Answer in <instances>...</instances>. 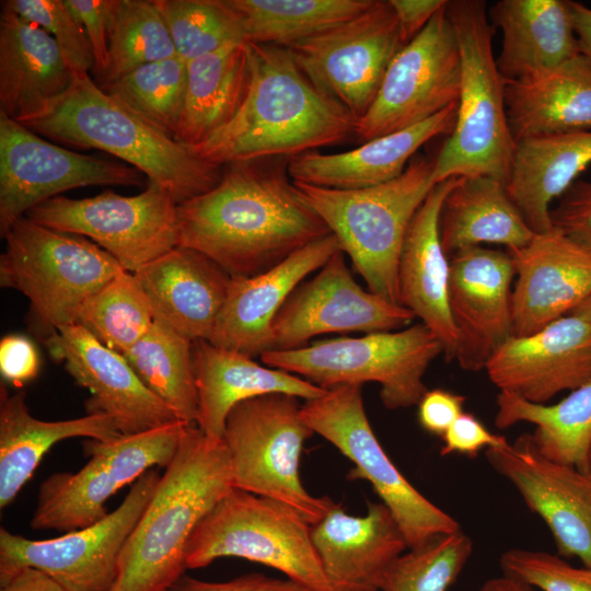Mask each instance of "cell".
I'll use <instances>...</instances> for the list:
<instances>
[{
    "instance_id": "cell-54",
    "label": "cell",
    "mask_w": 591,
    "mask_h": 591,
    "mask_svg": "<svg viewBox=\"0 0 591 591\" xmlns=\"http://www.w3.org/2000/svg\"><path fill=\"white\" fill-rule=\"evenodd\" d=\"M0 591H67L60 583L46 572L34 568L24 567L15 572L12 578L0 586Z\"/></svg>"
},
{
    "instance_id": "cell-45",
    "label": "cell",
    "mask_w": 591,
    "mask_h": 591,
    "mask_svg": "<svg viewBox=\"0 0 591 591\" xmlns=\"http://www.w3.org/2000/svg\"><path fill=\"white\" fill-rule=\"evenodd\" d=\"M1 7L45 30L76 74L93 72L89 39L66 0H5Z\"/></svg>"
},
{
    "instance_id": "cell-49",
    "label": "cell",
    "mask_w": 591,
    "mask_h": 591,
    "mask_svg": "<svg viewBox=\"0 0 591 591\" xmlns=\"http://www.w3.org/2000/svg\"><path fill=\"white\" fill-rule=\"evenodd\" d=\"M441 455L460 454L475 457L482 450L501 448L508 440L493 433L473 414L463 412L443 434Z\"/></svg>"
},
{
    "instance_id": "cell-17",
    "label": "cell",
    "mask_w": 591,
    "mask_h": 591,
    "mask_svg": "<svg viewBox=\"0 0 591 591\" xmlns=\"http://www.w3.org/2000/svg\"><path fill=\"white\" fill-rule=\"evenodd\" d=\"M136 167L54 144L0 114V232L35 206L85 186H142Z\"/></svg>"
},
{
    "instance_id": "cell-50",
    "label": "cell",
    "mask_w": 591,
    "mask_h": 591,
    "mask_svg": "<svg viewBox=\"0 0 591 591\" xmlns=\"http://www.w3.org/2000/svg\"><path fill=\"white\" fill-rule=\"evenodd\" d=\"M39 357L34 344L22 335H8L0 340L2 378L20 387L36 378Z\"/></svg>"
},
{
    "instance_id": "cell-48",
    "label": "cell",
    "mask_w": 591,
    "mask_h": 591,
    "mask_svg": "<svg viewBox=\"0 0 591 591\" xmlns=\"http://www.w3.org/2000/svg\"><path fill=\"white\" fill-rule=\"evenodd\" d=\"M89 39L95 79L102 77L108 63V18L112 0H66Z\"/></svg>"
},
{
    "instance_id": "cell-14",
    "label": "cell",
    "mask_w": 591,
    "mask_h": 591,
    "mask_svg": "<svg viewBox=\"0 0 591 591\" xmlns=\"http://www.w3.org/2000/svg\"><path fill=\"white\" fill-rule=\"evenodd\" d=\"M161 475L140 476L123 502L86 528L49 540H30L0 529V586L24 567L50 576L67 591H111L126 541L151 500Z\"/></svg>"
},
{
    "instance_id": "cell-53",
    "label": "cell",
    "mask_w": 591,
    "mask_h": 591,
    "mask_svg": "<svg viewBox=\"0 0 591 591\" xmlns=\"http://www.w3.org/2000/svg\"><path fill=\"white\" fill-rule=\"evenodd\" d=\"M390 3L406 45L427 26L447 0H390Z\"/></svg>"
},
{
    "instance_id": "cell-3",
    "label": "cell",
    "mask_w": 591,
    "mask_h": 591,
    "mask_svg": "<svg viewBox=\"0 0 591 591\" xmlns=\"http://www.w3.org/2000/svg\"><path fill=\"white\" fill-rule=\"evenodd\" d=\"M233 488L223 440L187 425L178 449L120 553L111 591H166L187 569L190 537Z\"/></svg>"
},
{
    "instance_id": "cell-13",
    "label": "cell",
    "mask_w": 591,
    "mask_h": 591,
    "mask_svg": "<svg viewBox=\"0 0 591 591\" xmlns=\"http://www.w3.org/2000/svg\"><path fill=\"white\" fill-rule=\"evenodd\" d=\"M177 205L169 190L148 182L134 196L111 189L81 199L56 196L25 217L53 230L89 237L135 274L178 245Z\"/></svg>"
},
{
    "instance_id": "cell-29",
    "label": "cell",
    "mask_w": 591,
    "mask_h": 591,
    "mask_svg": "<svg viewBox=\"0 0 591 591\" xmlns=\"http://www.w3.org/2000/svg\"><path fill=\"white\" fill-rule=\"evenodd\" d=\"M193 367L198 396V428L216 442L223 439L225 421L239 403L283 393L310 401L326 390L287 371L263 366L245 354L208 340L193 341Z\"/></svg>"
},
{
    "instance_id": "cell-36",
    "label": "cell",
    "mask_w": 591,
    "mask_h": 591,
    "mask_svg": "<svg viewBox=\"0 0 591 591\" xmlns=\"http://www.w3.org/2000/svg\"><path fill=\"white\" fill-rule=\"evenodd\" d=\"M250 80L246 43L187 61L184 111L174 139L190 148L208 140L236 115Z\"/></svg>"
},
{
    "instance_id": "cell-12",
    "label": "cell",
    "mask_w": 591,
    "mask_h": 591,
    "mask_svg": "<svg viewBox=\"0 0 591 591\" xmlns=\"http://www.w3.org/2000/svg\"><path fill=\"white\" fill-rule=\"evenodd\" d=\"M186 426L176 421L108 441L85 440L89 462L78 472H56L43 480L30 526L67 533L96 523L117 490L151 468L167 467Z\"/></svg>"
},
{
    "instance_id": "cell-20",
    "label": "cell",
    "mask_w": 591,
    "mask_h": 591,
    "mask_svg": "<svg viewBox=\"0 0 591 591\" xmlns=\"http://www.w3.org/2000/svg\"><path fill=\"white\" fill-rule=\"evenodd\" d=\"M55 361L91 397L88 414L109 416L121 434H136L181 421L171 407L140 380L123 355L103 345L80 324L66 326L44 339Z\"/></svg>"
},
{
    "instance_id": "cell-18",
    "label": "cell",
    "mask_w": 591,
    "mask_h": 591,
    "mask_svg": "<svg viewBox=\"0 0 591 591\" xmlns=\"http://www.w3.org/2000/svg\"><path fill=\"white\" fill-rule=\"evenodd\" d=\"M414 317L408 309L362 289L339 251L288 297L271 325L270 350L301 348L328 333L392 332Z\"/></svg>"
},
{
    "instance_id": "cell-35",
    "label": "cell",
    "mask_w": 591,
    "mask_h": 591,
    "mask_svg": "<svg viewBox=\"0 0 591 591\" xmlns=\"http://www.w3.org/2000/svg\"><path fill=\"white\" fill-rule=\"evenodd\" d=\"M439 233L450 256L483 243L505 245L508 251L520 248L535 235L506 183L491 176L459 178L443 200Z\"/></svg>"
},
{
    "instance_id": "cell-34",
    "label": "cell",
    "mask_w": 591,
    "mask_h": 591,
    "mask_svg": "<svg viewBox=\"0 0 591 591\" xmlns=\"http://www.w3.org/2000/svg\"><path fill=\"white\" fill-rule=\"evenodd\" d=\"M121 436L105 414L45 421L31 415L25 393L0 387V508H7L32 477L45 453L70 438L108 441Z\"/></svg>"
},
{
    "instance_id": "cell-15",
    "label": "cell",
    "mask_w": 591,
    "mask_h": 591,
    "mask_svg": "<svg viewBox=\"0 0 591 591\" xmlns=\"http://www.w3.org/2000/svg\"><path fill=\"white\" fill-rule=\"evenodd\" d=\"M405 46L390 0L287 49L305 77L358 120L373 103L386 70Z\"/></svg>"
},
{
    "instance_id": "cell-41",
    "label": "cell",
    "mask_w": 591,
    "mask_h": 591,
    "mask_svg": "<svg viewBox=\"0 0 591 591\" xmlns=\"http://www.w3.org/2000/svg\"><path fill=\"white\" fill-rule=\"evenodd\" d=\"M186 85L187 61L176 55L143 65L101 89L174 138L184 111Z\"/></svg>"
},
{
    "instance_id": "cell-43",
    "label": "cell",
    "mask_w": 591,
    "mask_h": 591,
    "mask_svg": "<svg viewBox=\"0 0 591 591\" xmlns=\"http://www.w3.org/2000/svg\"><path fill=\"white\" fill-rule=\"evenodd\" d=\"M154 1L176 55L186 61L246 43L240 19L227 0Z\"/></svg>"
},
{
    "instance_id": "cell-26",
    "label": "cell",
    "mask_w": 591,
    "mask_h": 591,
    "mask_svg": "<svg viewBox=\"0 0 591 591\" xmlns=\"http://www.w3.org/2000/svg\"><path fill=\"white\" fill-rule=\"evenodd\" d=\"M155 321L190 340H209L231 276L207 255L175 246L135 273Z\"/></svg>"
},
{
    "instance_id": "cell-37",
    "label": "cell",
    "mask_w": 591,
    "mask_h": 591,
    "mask_svg": "<svg viewBox=\"0 0 591 591\" xmlns=\"http://www.w3.org/2000/svg\"><path fill=\"white\" fill-rule=\"evenodd\" d=\"M519 422L535 426L531 434L544 456L582 471L591 468V381L555 404H534L499 392L496 427L507 429Z\"/></svg>"
},
{
    "instance_id": "cell-58",
    "label": "cell",
    "mask_w": 591,
    "mask_h": 591,
    "mask_svg": "<svg viewBox=\"0 0 591 591\" xmlns=\"http://www.w3.org/2000/svg\"><path fill=\"white\" fill-rule=\"evenodd\" d=\"M589 456H590V464H591V447H590V453H589Z\"/></svg>"
},
{
    "instance_id": "cell-19",
    "label": "cell",
    "mask_w": 591,
    "mask_h": 591,
    "mask_svg": "<svg viewBox=\"0 0 591 591\" xmlns=\"http://www.w3.org/2000/svg\"><path fill=\"white\" fill-rule=\"evenodd\" d=\"M485 456L546 524L558 555L578 557L591 568V468L582 471L544 456L531 433L487 449Z\"/></svg>"
},
{
    "instance_id": "cell-30",
    "label": "cell",
    "mask_w": 591,
    "mask_h": 591,
    "mask_svg": "<svg viewBox=\"0 0 591 591\" xmlns=\"http://www.w3.org/2000/svg\"><path fill=\"white\" fill-rule=\"evenodd\" d=\"M76 76L45 30L1 7L0 114L24 121L59 99Z\"/></svg>"
},
{
    "instance_id": "cell-16",
    "label": "cell",
    "mask_w": 591,
    "mask_h": 591,
    "mask_svg": "<svg viewBox=\"0 0 591 591\" xmlns=\"http://www.w3.org/2000/svg\"><path fill=\"white\" fill-rule=\"evenodd\" d=\"M447 3L391 61L373 103L358 120V142L413 127L457 103L461 56Z\"/></svg>"
},
{
    "instance_id": "cell-11",
    "label": "cell",
    "mask_w": 591,
    "mask_h": 591,
    "mask_svg": "<svg viewBox=\"0 0 591 591\" xmlns=\"http://www.w3.org/2000/svg\"><path fill=\"white\" fill-rule=\"evenodd\" d=\"M303 420L355 465L349 479L368 480L381 498L408 549L461 530L460 523L415 488L389 457L369 422L362 385L336 386L300 409Z\"/></svg>"
},
{
    "instance_id": "cell-51",
    "label": "cell",
    "mask_w": 591,
    "mask_h": 591,
    "mask_svg": "<svg viewBox=\"0 0 591 591\" xmlns=\"http://www.w3.org/2000/svg\"><path fill=\"white\" fill-rule=\"evenodd\" d=\"M465 399V396L448 390H428L417 404L419 425L427 432L442 438L464 412Z\"/></svg>"
},
{
    "instance_id": "cell-4",
    "label": "cell",
    "mask_w": 591,
    "mask_h": 591,
    "mask_svg": "<svg viewBox=\"0 0 591 591\" xmlns=\"http://www.w3.org/2000/svg\"><path fill=\"white\" fill-rule=\"evenodd\" d=\"M39 136L113 154L169 190L177 204L213 188L222 166L209 163L106 93L89 73L40 113L20 123Z\"/></svg>"
},
{
    "instance_id": "cell-7",
    "label": "cell",
    "mask_w": 591,
    "mask_h": 591,
    "mask_svg": "<svg viewBox=\"0 0 591 591\" xmlns=\"http://www.w3.org/2000/svg\"><path fill=\"white\" fill-rule=\"evenodd\" d=\"M0 285L30 301L31 323L44 339L77 324L85 301L121 270L88 239L33 222L15 221L2 235Z\"/></svg>"
},
{
    "instance_id": "cell-10",
    "label": "cell",
    "mask_w": 591,
    "mask_h": 591,
    "mask_svg": "<svg viewBox=\"0 0 591 591\" xmlns=\"http://www.w3.org/2000/svg\"><path fill=\"white\" fill-rule=\"evenodd\" d=\"M299 399L273 393L239 403L228 415L222 440L233 488L285 503L314 525L335 502L310 495L301 483V452L314 431L301 416Z\"/></svg>"
},
{
    "instance_id": "cell-31",
    "label": "cell",
    "mask_w": 591,
    "mask_h": 591,
    "mask_svg": "<svg viewBox=\"0 0 591 591\" xmlns=\"http://www.w3.org/2000/svg\"><path fill=\"white\" fill-rule=\"evenodd\" d=\"M488 18L502 33L496 62L506 82L534 78L581 54L570 0H500Z\"/></svg>"
},
{
    "instance_id": "cell-6",
    "label": "cell",
    "mask_w": 591,
    "mask_h": 591,
    "mask_svg": "<svg viewBox=\"0 0 591 591\" xmlns=\"http://www.w3.org/2000/svg\"><path fill=\"white\" fill-rule=\"evenodd\" d=\"M434 160L415 155L396 178L335 189L294 182L339 241L369 291L399 304L397 266L408 227L430 190ZM401 305V304H399Z\"/></svg>"
},
{
    "instance_id": "cell-5",
    "label": "cell",
    "mask_w": 591,
    "mask_h": 591,
    "mask_svg": "<svg viewBox=\"0 0 591 591\" xmlns=\"http://www.w3.org/2000/svg\"><path fill=\"white\" fill-rule=\"evenodd\" d=\"M445 11L460 49L461 86L454 128L434 159L433 179L438 184L453 177L491 176L506 183L515 141L486 2L452 0Z\"/></svg>"
},
{
    "instance_id": "cell-56",
    "label": "cell",
    "mask_w": 591,
    "mask_h": 591,
    "mask_svg": "<svg viewBox=\"0 0 591 591\" xmlns=\"http://www.w3.org/2000/svg\"><path fill=\"white\" fill-rule=\"evenodd\" d=\"M478 591H540L514 578L502 575L485 581Z\"/></svg>"
},
{
    "instance_id": "cell-40",
    "label": "cell",
    "mask_w": 591,
    "mask_h": 591,
    "mask_svg": "<svg viewBox=\"0 0 591 591\" xmlns=\"http://www.w3.org/2000/svg\"><path fill=\"white\" fill-rule=\"evenodd\" d=\"M176 56L154 0H112L108 18V63L95 82L106 86L135 69Z\"/></svg>"
},
{
    "instance_id": "cell-8",
    "label": "cell",
    "mask_w": 591,
    "mask_h": 591,
    "mask_svg": "<svg viewBox=\"0 0 591 591\" xmlns=\"http://www.w3.org/2000/svg\"><path fill=\"white\" fill-rule=\"evenodd\" d=\"M443 354L434 333L424 323L361 337L316 340L301 348L269 350L264 364L296 374L329 390L346 384L375 382L387 409L417 405L428 391L424 375Z\"/></svg>"
},
{
    "instance_id": "cell-1",
    "label": "cell",
    "mask_w": 591,
    "mask_h": 591,
    "mask_svg": "<svg viewBox=\"0 0 591 591\" xmlns=\"http://www.w3.org/2000/svg\"><path fill=\"white\" fill-rule=\"evenodd\" d=\"M280 159L224 165L213 188L178 204V245L248 277L329 234Z\"/></svg>"
},
{
    "instance_id": "cell-21",
    "label": "cell",
    "mask_w": 591,
    "mask_h": 591,
    "mask_svg": "<svg viewBox=\"0 0 591 591\" xmlns=\"http://www.w3.org/2000/svg\"><path fill=\"white\" fill-rule=\"evenodd\" d=\"M514 275L508 252L473 246L451 256L449 305L457 334L454 360L463 370L485 369L512 336Z\"/></svg>"
},
{
    "instance_id": "cell-32",
    "label": "cell",
    "mask_w": 591,
    "mask_h": 591,
    "mask_svg": "<svg viewBox=\"0 0 591 591\" xmlns=\"http://www.w3.org/2000/svg\"><path fill=\"white\" fill-rule=\"evenodd\" d=\"M505 100L515 142L591 131V61L579 54L534 78L506 82Z\"/></svg>"
},
{
    "instance_id": "cell-55",
    "label": "cell",
    "mask_w": 591,
    "mask_h": 591,
    "mask_svg": "<svg viewBox=\"0 0 591 591\" xmlns=\"http://www.w3.org/2000/svg\"><path fill=\"white\" fill-rule=\"evenodd\" d=\"M570 7L580 53L591 61V8L577 1Z\"/></svg>"
},
{
    "instance_id": "cell-44",
    "label": "cell",
    "mask_w": 591,
    "mask_h": 591,
    "mask_svg": "<svg viewBox=\"0 0 591 591\" xmlns=\"http://www.w3.org/2000/svg\"><path fill=\"white\" fill-rule=\"evenodd\" d=\"M472 552L473 542L462 529L408 549L387 568L380 591H448Z\"/></svg>"
},
{
    "instance_id": "cell-27",
    "label": "cell",
    "mask_w": 591,
    "mask_h": 591,
    "mask_svg": "<svg viewBox=\"0 0 591 591\" xmlns=\"http://www.w3.org/2000/svg\"><path fill=\"white\" fill-rule=\"evenodd\" d=\"M460 177L433 186L415 213L399 255V304L439 338L448 361L454 360L457 334L449 305L450 260L439 233L442 204Z\"/></svg>"
},
{
    "instance_id": "cell-33",
    "label": "cell",
    "mask_w": 591,
    "mask_h": 591,
    "mask_svg": "<svg viewBox=\"0 0 591 591\" xmlns=\"http://www.w3.org/2000/svg\"><path fill=\"white\" fill-rule=\"evenodd\" d=\"M591 164V131L515 142L507 190L534 233L553 228L551 209Z\"/></svg>"
},
{
    "instance_id": "cell-47",
    "label": "cell",
    "mask_w": 591,
    "mask_h": 591,
    "mask_svg": "<svg viewBox=\"0 0 591 591\" xmlns=\"http://www.w3.org/2000/svg\"><path fill=\"white\" fill-rule=\"evenodd\" d=\"M554 228L591 248V179L576 181L551 209Z\"/></svg>"
},
{
    "instance_id": "cell-24",
    "label": "cell",
    "mask_w": 591,
    "mask_h": 591,
    "mask_svg": "<svg viewBox=\"0 0 591 591\" xmlns=\"http://www.w3.org/2000/svg\"><path fill=\"white\" fill-rule=\"evenodd\" d=\"M329 233L275 267L248 277H231L228 294L208 341L252 358L271 349L273 322L292 291L337 252Z\"/></svg>"
},
{
    "instance_id": "cell-9",
    "label": "cell",
    "mask_w": 591,
    "mask_h": 591,
    "mask_svg": "<svg viewBox=\"0 0 591 591\" xmlns=\"http://www.w3.org/2000/svg\"><path fill=\"white\" fill-rule=\"evenodd\" d=\"M291 507L232 488L200 521L187 549V569L240 557L281 571L309 591H334L311 536Z\"/></svg>"
},
{
    "instance_id": "cell-2",
    "label": "cell",
    "mask_w": 591,
    "mask_h": 591,
    "mask_svg": "<svg viewBox=\"0 0 591 591\" xmlns=\"http://www.w3.org/2000/svg\"><path fill=\"white\" fill-rule=\"evenodd\" d=\"M246 46L251 71L246 97L225 126L192 148L198 157L223 167L241 161L288 159L355 136L358 119L323 94L287 48Z\"/></svg>"
},
{
    "instance_id": "cell-38",
    "label": "cell",
    "mask_w": 591,
    "mask_h": 591,
    "mask_svg": "<svg viewBox=\"0 0 591 591\" xmlns=\"http://www.w3.org/2000/svg\"><path fill=\"white\" fill-rule=\"evenodd\" d=\"M246 43L288 48L366 11L373 0H227Z\"/></svg>"
},
{
    "instance_id": "cell-22",
    "label": "cell",
    "mask_w": 591,
    "mask_h": 591,
    "mask_svg": "<svg viewBox=\"0 0 591 591\" xmlns=\"http://www.w3.org/2000/svg\"><path fill=\"white\" fill-rule=\"evenodd\" d=\"M485 370L499 392L547 404L591 381V322L569 314L532 335L511 336Z\"/></svg>"
},
{
    "instance_id": "cell-28",
    "label": "cell",
    "mask_w": 591,
    "mask_h": 591,
    "mask_svg": "<svg viewBox=\"0 0 591 591\" xmlns=\"http://www.w3.org/2000/svg\"><path fill=\"white\" fill-rule=\"evenodd\" d=\"M457 104V103H456ZM456 104L413 127L362 142L340 153L304 152L287 159L293 182L335 189H359L398 177L431 139L453 131Z\"/></svg>"
},
{
    "instance_id": "cell-25",
    "label": "cell",
    "mask_w": 591,
    "mask_h": 591,
    "mask_svg": "<svg viewBox=\"0 0 591 591\" xmlns=\"http://www.w3.org/2000/svg\"><path fill=\"white\" fill-rule=\"evenodd\" d=\"M312 542L334 591H380L384 573L408 549L389 508L370 503L366 515L334 505L311 528Z\"/></svg>"
},
{
    "instance_id": "cell-46",
    "label": "cell",
    "mask_w": 591,
    "mask_h": 591,
    "mask_svg": "<svg viewBox=\"0 0 591 591\" xmlns=\"http://www.w3.org/2000/svg\"><path fill=\"white\" fill-rule=\"evenodd\" d=\"M502 573L540 591H591V568L573 567L559 555L510 548L499 559Z\"/></svg>"
},
{
    "instance_id": "cell-23",
    "label": "cell",
    "mask_w": 591,
    "mask_h": 591,
    "mask_svg": "<svg viewBox=\"0 0 591 591\" xmlns=\"http://www.w3.org/2000/svg\"><path fill=\"white\" fill-rule=\"evenodd\" d=\"M518 276L512 291V336L532 335L591 296V248L556 228L509 250Z\"/></svg>"
},
{
    "instance_id": "cell-52",
    "label": "cell",
    "mask_w": 591,
    "mask_h": 591,
    "mask_svg": "<svg viewBox=\"0 0 591 591\" xmlns=\"http://www.w3.org/2000/svg\"><path fill=\"white\" fill-rule=\"evenodd\" d=\"M166 591H309L287 579L248 573L225 582H209L183 576Z\"/></svg>"
},
{
    "instance_id": "cell-39",
    "label": "cell",
    "mask_w": 591,
    "mask_h": 591,
    "mask_svg": "<svg viewBox=\"0 0 591 591\" xmlns=\"http://www.w3.org/2000/svg\"><path fill=\"white\" fill-rule=\"evenodd\" d=\"M123 356L143 384L181 421L197 425L193 340L154 320L150 329Z\"/></svg>"
},
{
    "instance_id": "cell-57",
    "label": "cell",
    "mask_w": 591,
    "mask_h": 591,
    "mask_svg": "<svg viewBox=\"0 0 591 591\" xmlns=\"http://www.w3.org/2000/svg\"><path fill=\"white\" fill-rule=\"evenodd\" d=\"M570 314L591 322V296L580 303Z\"/></svg>"
},
{
    "instance_id": "cell-42",
    "label": "cell",
    "mask_w": 591,
    "mask_h": 591,
    "mask_svg": "<svg viewBox=\"0 0 591 591\" xmlns=\"http://www.w3.org/2000/svg\"><path fill=\"white\" fill-rule=\"evenodd\" d=\"M153 322L150 302L135 274L121 270L85 301L77 324L124 355Z\"/></svg>"
}]
</instances>
